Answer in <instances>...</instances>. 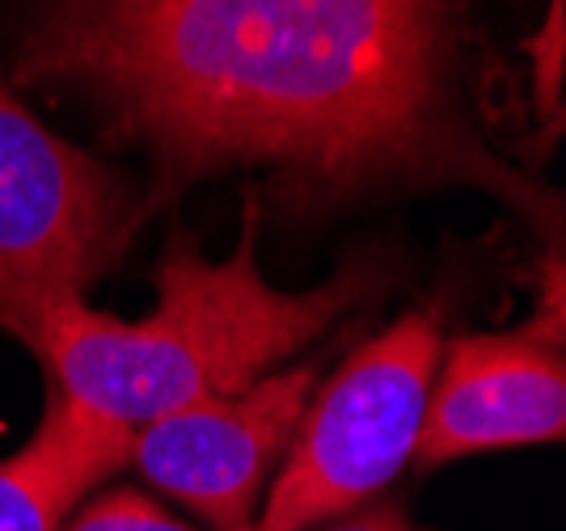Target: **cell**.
<instances>
[{"label":"cell","instance_id":"52a82bcc","mask_svg":"<svg viewBox=\"0 0 566 531\" xmlns=\"http://www.w3.org/2000/svg\"><path fill=\"white\" fill-rule=\"evenodd\" d=\"M132 464V426L76 405L51 384L39 431L0 460V531H60L106 477Z\"/></svg>","mask_w":566,"mask_h":531},{"label":"cell","instance_id":"ba28073f","mask_svg":"<svg viewBox=\"0 0 566 531\" xmlns=\"http://www.w3.org/2000/svg\"><path fill=\"white\" fill-rule=\"evenodd\" d=\"M60 531H199L182 523L178 514H169L166 507H157L140 489H106L90 502L69 514V523Z\"/></svg>","mask_w":566,"mask_h":531},{"label":"cell","instance_id":"9c48e42d","mask_svg":"<svg viewBox=\"0 0 566 531\" xmlns=\"http://www.w3.org/2000/svg\"><path fill=\"white\" fill-rule=\"evenodd\" d=\"M533 76H537V115L549 118L545 139L563 131V64H566V43H563V0H549V18L545 30L533 39Z\"/></svg>","mask_w":566,"mask_h":531},{"label":"cell","instance_id":"30bf717a","mask_svg":"<svg viewBox=\"0 0 566 531\" xmlns=\"http://www.w3.org/2000/svg\"><path fill=\"white\" fill-rule=\"evenodd\" d=\"M308 531H427V528H419L406 514V507H401L398 498H373V502H364V507L347 510V514H338L331 523Z\"/></svg>","mask_w":566,"mask_h":531},{"label":"cell","instance_id":"6da1fadb","mask_svg":"<svg viewBox=\"0 0 566 531\" xmlns=\"http://www.w3.org/2000/svg\"><path fill=\"white\" fill-rule=\"evenodd\" d=\"M13 76L148 161L144 215L220 173L287 224L470 185L558 224L473 115L465 0H25Z\"/></svg>","mask_w":566,"mask_h":531},{"label":"cell","instance_id":"5b68a950","mask_svg":"<svg viewBox=\"0 0 566 531\" xmlns=\"http://www.w3.org/2000/svg\"><path fill=\"white\" fill-rule=\"evenodd\" d=\"M317 368L262 375L229 396H203L132 431V464L153 489L195 510L212 531H250L271 468L305 414Z\"/></svg>","mask_w":566,"mask_h":531},{"label":"cell","instance_id":"7a4b0ae2","mask_svg":"<svg viewBox=\"0 0 566 531\" xmlns=\"http://www.w3.org/2000/svg\"><path fill=\"white\" fill-rule=\"evenodd\" d=\"M259 220L262 199L250 185L241 241L224 262L174 232L157 262V308L140 321L64 296L9 329L43 359L60 393L132 431L190 401L241 393L389 283L380 257L359 254L313 291H280L259 270Z\"/></svg>","mask_w":566,"mask_h":531},{"label":"cell","instance_id":"277c9868","mask_svg":"<svg viewBox=\"0 0 566 531\" xmlns=\"http://www.w3.org/2000/svg\"><path fill=\"white\" fill-rule=\"evenodd\" d=\"M140 224V185L48 131L0 81V325L85 296Z\"/></svg>","mask_w":566,"mask_h":531},{"label":"cell","instance_id":"3957f363","mask_svg":"<svg viewBox=\"0 0 566 531\" xmlns=\"http://www.w3.org/2000/svg\"><path fill=\"white\" fill-rule=\"evenodd\" d=\"M444 333L436 312H406L308 396L280 477L250 531H308L373 502L415 460Z\"/></svg>","mask_w":566,"mask_h":531},{"label":"cell","instance_id":"8992f818","mask_svg":"<svg viewBox=\"0 0 566 531\" xmlns=\"http://www.w3.org/2000/svg\"><path fill=\"white\" fill-rule=\"evenodd\" d=\"M440 359L444 371L431 380L423 431L415 447L419 468L563 439V342H549L524 325L516 333L457 338Z\"/></svg>","mask_w":566,"mask_h":531}]
</instances>
